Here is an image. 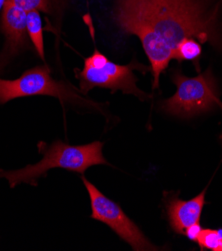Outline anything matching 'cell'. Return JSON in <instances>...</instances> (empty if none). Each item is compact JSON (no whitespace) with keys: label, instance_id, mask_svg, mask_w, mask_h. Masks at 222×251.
<instances>
[{"label":"cell","instance_id":"277c9868","mask_svg":"<svg viewBox=\"0 0 222 251\" xmlns=\"http://www.w3.org/2000/svg\"><path fill=\"white\" fill-rule=\"evenodd\" d=\"M143 68L136 60L126 65L114 63L95 48L93 53L84 59L83 68L76 73V78L82 94H87L94 87H100L110 89L112 93L119 90L124 94H132L143 101L149 95L137 86L134 73V70Z\"/></svg>","mask_w":222,"mask_h":251},{"label":"cell","instance_id":"30bf717a","mask_svg":"<svg viewBox=\"0 0 222 251\" xmlns=\"http://www.w3.org/2000/svg\"><path fill=\"white\" fill-rule=\"evenodd\" d=\"M26 28L30 41L32 42L38 56L44 60V39H43V27L42 20L39 11L31 10L26 11Z\"/></svg>","mask_w":222,"mask_h":251},{"label":"cell","instance_id":"5bb4252c","mask_svg":"<svg viewBox=\"0 0 222 251\" xmlns=\"http://www.w3.org/2000/svg\"><path fill=\"white\" fill-rule=\"evenodd\" d=\"M6 1H7V0H0V10L3 9V7H4L5 3H6Z\"/></svg>","mask_w":222,"mask_h":251},{"label":"cell","instance_id":"ba28073f","mask_svg":"<svg viewBox=\"0 0 222 251\" xmlns=\"http://www.w3.org/2000/svg\"><path fill=\"white\" fill-rule=\"evenodd\" d=\"M205 192L206 189L189 200H182L177 196L166 200L168 221L174 232L184 234L188 227L200 223L202 209L205 204Z\"/></svg>","mask_w":222,"mask_h":251},{"label":"cell","instance_id":"9a60e30c","mask_svg":"<svg viewBox=\"0 0 222 251\" xmlns=\"http://www.w3.org/2000/svg\"><path fill=\"white\" fill-rule=\"evenodd\" d=\"M217 251H222V239H221V242H220V245H219Z\"/></svg>","mask_w":222,"mask_h":251},{"label":"cell","instance_id":"52a82bcc","mask_svg":"<svg viewBox=\"0 0 222 251\" xmlns=\"http://www.w3.org/2000/svg\"><path fill=\"white\" fill-rule=\"evenodd\" d=\"M0 28L5 36V46L0 61L5 62L28 46L26 11L7 0L2 9Z\"/></svg>","mask_w":222,"mask_h":251},{"label":"cell","instance_id":"8992f818","mask_svg":"<svg viewBox=\"0 0 222 251\" xmlns=\"http://www.w3.org/2000/svg\"><path fill=\"white\" fill-rule=\"evenodd\" d=\"M81 180L89 195L92 219L106 224L123 241L128 243L133 250L145 251L159 249L147 239L140 228L116 202L105 196L84 176L81 177Z\"/></svg>","mask_w":222,"mask_h":251},{"label":"cell","instance_id":"5b68a950","mask_svg":"<svg viewBox=\"0 0 222 251\" xmlns=\"http://www.w3.org/2000/svg\"><path fill=\"white\" fill-rule=\"evenodd\" d=\"M80 93L73 85L53 79L46 65L31 68L14 80L0 79V104L20 97L46 95L58 98L61 103L96 105Z\"/></svg>","mask_w":222,"mask_h":251},{"label":"cell","instance_id":"6da1fadb","mask_svg":"<svg viewBox=\"0 0 222 251\" xmlns=\"http://www.w3.org/2000/svg\"><path fill=\"white\" fill-rule=\"evenodd\" d=\"M221 4L222 0H113L112 17L122 33L139 38L155 89L182 40L195 38L222 49Z\"/></svg>","mask_w":222,"mask_h":251},{"label":"cell","instance_id":"4fadbf2b","mask_svg":"<svg viewBox=\"0 0 222 251\" xmlns=\"http://www.w3.org/2000/svg\"><path fill=\"white\" fill-rule=\"evenodd\" d=\"M201 230V227H200V223H197V224H194L192 225V226L188 227L185 231H184V235H186L189 239H191L192 241H195L197 236H198L199 232Z\"/></svg>","mask_w":222,"mask_h":251},{"label":"cell","instance_id":"7a4b0ae2","mask_svg":"<svg viewBox=\"0 0 222 251\" xmlns=\"http://www.w3.org/2000/svg\"><path fill=\"white\" fill-rule=\"evenodd\" d=\"M43 158L35 164H29L17 170H0V178L8 180L13 188L20 183L33 186L46 173L53 168H62L68 171L83 174L94 165H110L103 156V143L94 141L83 145H70L61 140H56L49 146L38 144Z\"/></svg>","mask_w":222,"mask_h":251},{"label":"cell","instance_id":"7c38bea8","mask_svg":"<svg viewBox=\"0 0 222 251\" xmlns=\"http://www.w3.org/2000/svg\"><path fill=\"white\" fill-rule=\"evenodd\" d=\"M222 239V231L215 229H202L197 236L195 242H197L201 250L209 249L212 251H217Z\"/></svg>","mask_w":222,"mask_h":251},{"label":"cell","instance_id":"3957f363","mask_svg":"<svg viewBox=\"0 0 222 251\" xmlns=\"http://www.w3.org/2000/svg\"><path fill=\"white\" fill-rule=\"evenodd\" d=\"M172 81L176 85V92L159 103V108L165 113L191 118L209 112L215 106L222 108L211 69L191 78L175 70L172 73Z\"/></svg>","mask_w":222,"mask_h":251},{"label":"cell","instance_id":"9c48e42d","mask_svg":"<svg viewBox=\"0 0 222 251\" xmlns=\"http://www.w3.org/2000/svg\"><path fill=\"white\" fill-rule=\"evenodd\" d=\"M16 6L25 11H42L46 14L59 15L70 0H9Z\"/></svg>","mask_w":222,"mask_h":251},{"label":"cell","instance_id":"8fae6325","mask_svg":"<svg viewBox=\"0 0 222 251\" xmlns=\"http://www.w3.org/2000/svg\"><path fill=\"white\" fill-rule=\"evenodd\" d=\"M202 52L201 43L195 38H186L177 44L173 51V59L179 62L193 61L198 69V60Z\"/></svg>","mask_w":222,"mask_h":251}]
</instances>
